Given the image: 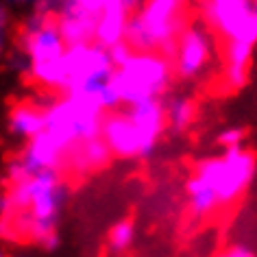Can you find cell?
Here are the masks:
<instances>
[{
    "label": "cell",
    "instance_id": "cell-20",
    "mask_svg": "<svg viewBox=\"0 0 257 257\" xmlns=\"http://www.w3.org/2000/svg\"><path fill=\"white\" fill-rule=\"evenodd\" d=\"M218 257H257V255L246 246H231L227 250H222Z\"/></svg>",
    "mask_w": 257,
    "mask_h": 257
},
{
    "label": "cell",
    "instance_id": "cell-5",
    "mask_svg": "<svg viewBox=\"0 0 257 257\" xmlns=\"http://www.w3.org/2000/svg\"><path fill=\"white\" fill-rule=\"evenodd\" d=\"M203 20L224 40L257 44V3L255 0H203Z\"/></svg>",
    "mask_w": 257,
    "mask_h": 257
},
{
    "label": "cell",
    "instance_id": "cell-9",
    "mask_svg": "<svg viewBox=\"0 0 257 257\" xmlns=\"http://www.w3.org/2000/svg\"><path fill=\"white\" fill-rule=\"evenodd\" d=\"M96 24H98V16L87 14L76 0L70 3L57 16V29H59V35L66 44V48L81 46V44H94Z\"/></svg>",
    "mask_w": 257,
    "mask_h": 257
},
{
    "label": "cell",
    "instance_id": "cell-12",
    "mask_svg": "<svg viewBox=\"0 0 257 257\" xmlns=\"http://www.w3.org/2000/svg\"><path fill=\"white\" fill-rule=\"evenodd\" d=\"M48 107V105H46ZM46 107L35 102H20L9 113V128L20 138H35L46 128Z\"/></svg>",
    "mask_w": 257,
    "mask_h": 257
},
{
    "label": "cell",
    "instance_id": "cell-21",
    "mask_svg": "<svg viewBox=\"0 0 257 257\" xmlns=\"http://www.w3.org/2000/svg\"><path fill=\"white\" fill-rule=\"evenodd\" d=\"M9 22H11V14H9L7 3H0V29H3V31H7Z\"/></svg>",
    "mask_w": 257,
    "mask_h": 257
},
{
    "label": "cell",
    "instance_id": "cell-1",
    "mask_svg": "<svg viewBox=\"0 0 257 257\" xmlns=\"http://www.w3.org/2000/svg\"><path fill=\"white\" fill-rule=\"evenodd\" d=\"M188 0H144L126 22L124 42L136 53H162L172 61L179 35L188 27Z\"/></svg>",
    "mask_w": 257,
    "mask_h": 257
},
{
    "label": "cell",
    "instance_id": "cell-26",
    "mask_svg": "<svg viewBox=\"0 0 257 257\" xmlns=\"http://www.w3.org/2000/svg\"><path fill=\"white\" fill-rule=\"evenodd\" d=\"M255 3H257V0H255Z\"/></svg>",
    "mask_w": 257,
    "mask_h": 257
},
{
    "label": "cell",
    "instance_id": "cell-6",
    "mask_svg": "<svg viewBox=\"0 0 257 257\" xmlns=\"http://www.w3.org/2000/svg\"><path fill=\"white\" fill-rule=\"evenodd\" d=\"M211 37L203 24H188L185 31L179 35L172 68L175 74L183 81L198 79L211 59Z\"/></svg>",
    "mask_w": 257,
    "mask_h": 257
},
{
    "label": "cell",
    "instance_id": "cell-17",
    "mask_svg": "<svg viewBox=\"0 0 257 257\" xmlns=\"http://www.w3.org/2000/svg\"><path fill=\"white\" fill-rule=\"evenodd\" d=\"M250 68L244 66H224L222 70V85L227 87V92H240L248 85Z\"/></svg>",
    "mask_w": 257,
    "mask_h": 257
},
{
    "label": "cell",
    "instance_id": "cell-3",
    "mask_svg": "<svg viewBox=\"0 0 257 257\" xmlns=\"http://www.w3.org/2000/svg\"><path fill=\"white\" fill-rule=\"evenodd\" d=\"M257 175V155L253 151L229 149L220 157L201 159L194 168L207 188L216 194L218 205H231L240 198Z\"/></svg>",
    "mask_w": 257,
    "mask_h": 257
},
{
    "label": "cell",
    "instance_id": "cell-2",
    "mask_svg": "<svg viewBox=\"0 0 257 257\" xmlns=\"http://www.w3.org/2000/svg\"><path fill=\"white\" fill-rule=\"evenodd\" d=\"M172 74V61L162 53H133L124 66L113 70L109 83L118 94L120 105L131 107L144 100L162 98L170 87Z\"/></svg>",
    "mask_w": 257,
    "mask_h": 257
},
{
    "label": "cell",
    "instance_id": "cell-24",
    "mask_svg": "<svg viewBox=\"0 0 257 257\" xmlns=\"http://www.w3.org/2000/svg\"><path fill=\"white\" fill-rule=\"evenodd\" d=\"M0 257H9V255H7V253H5V250H3V248H0Z\"/></svg>",
    "mask_w": 257,
    "mask_h": 257
},
{
    "label": "cell",
    "instance_id": "cell-25",
    "mask_svg": "<svg viewBox=\"0 0 257 257\" xmlns=\"http://www.w3.org/2000/svg\"><path fill=\"white\" fill-rule=\"evenodd\" d=\"M0 211H3V194H0Z\"/></svg>",
    "mask_w": 257,
    "mask_h": 257
},
{
    "label": "cell",
    "instance_id": "cell-4",
    "mask_svg": "<svg viewBox=\"0 0 257 257\" xmlns=\"http://www.w3.org/2000/svg\"><path fill=\"white\" fill-rule=\"evenodd\" d=\"M66 66V94H96L102 85H107L113 74V63L109 59L107 48L98 44H81L68 46L63 53Z\"/></svg>",
    "mask_w": 257,
    "mask_h": 257
},
{
    "label": "cell",
    "instance_id": "cell-10",
    "mask_svg": "<svg viewBox=\"0 0 257 257\" xmlns=\"http://www.w3.org/2000/svg\"><path fill=\"white\" fill-rule=\"evenodd\" d=\"M63 153H66V149L44 128L40 136L29 140L20 162L24 164V168L29 170V175H37V172H42V170H57L59 168Z\"/></svg>",
    "mask_w": 257,
    "mask_h": 257
},
{
    "label": "cell",
    "instance_id": "cell-16",
    "mask_svg": "<svg viewBox=\"0 0 257 257\" xmlns=\"http://www.w3.org/2000/svg\"><path fill=\"white\" fill-rule=\"evenodd\" d=\"M253 48L255 46H250V44L227 40V42H224V50H222L224 66H244V68H250V63H253Z\"/></svg>",
    "mask_w": 257,
    "mask_h": 257
},
{
    "label": "cell",
    "instance_id": "cell-7",
    "mask_svg": "<svg viewBox=\"0 0 257 257\" xmlns=\"http://www.w3.org/2000/svg\"><path fill=\"white\" fill-rule=\"evenodd\" d=\"M100 138L109 146L113 157L138 159L142 157V142L138 128L126 111H107L100 124Z\"/></svg>",
    "mask_w": 257,
    "mask_h": 257
},
{
    "label": "cell",
    "instance_id": "cell-11",
    "mask_svg": "<svg viewBox=\"0 0 257 257\" xmlns=\"http://www.w3.org/2000/svg\"><path fill=\"white\" fill-rule=\"evenodd\" d=\"M128 16L124 9L115 7V5H105L102 14L98 16V24H96V37L94 44H98L102 48H111L115 44L124 42V33H126V22Z\"/></svg>",
    "mask_w": 257,
    "mask_h": 257
},
{
    "label": "cell",
    "instance_id": "cell-13",
    "mask_svg": "<svg viewBox=\"0 0 257 257\" xmlns=\"http://www.w3.org/2000/svg\"><path fill=\"white\" fill-rule=\"evenodd\" d=\"M166 107V126L175 133H185L196 120V102L188 96H177L164 102Z\"/></svg>",
    "mask_w": 257,
    "mask_h": 257
},
{
    "label": "cell",
    "instance_id": "cell-14",
    "mask_svg": "<svg viewBox=\"0 0 257 257\" xmlns=\"http://www.w3.org/2000/svg\"><path fill=\"white\" fill-rule=\"evenodd\" d=\"M185 192H188V207H190L192 218H198V220H201V218L209 216L211 211L218 207L216 194L194 175L185 181Z\"/></svg>",
    "mask_w": 257,
    "mask_h": 257
},
{
    "label": "cell",
    "instance_id": "cell-15",
    "mask_svg": "<svg viewBox=\"0 0 257 257\" xmlns=\"http://www.w3.org/2000/svg\"><path fill=\"white\" fill-rule=\"evenodd\" d=\"M133 240H136V222L133 218H122L109 229L107 233V248L109 253H124V250L131 246Z\"/></svg>",
    "mask_w": 257,
    "mask_h": 257
},
{
    "label": "cell",
    "instance_id": "cell-8",
    "mask_svg": "<svg viewBox=\"0 0 257 257\" xmlns=\"http://www.w3.org/2000/svg\"><path fill=\"white\" fill-rule=\"evenodd\" d=\"M126 113L138 128L140 142H142V157H151L159 138L166 131V107L162 98H153V100L131 105L126 109Z\"/></svg>",
    "mask_w": 257,
    "mask_h": 257
},
{
    "label": "cell",
    "instance_id": "cell-22",
    "mask_svg": "<svg viewBox=\"0 0 257 257\" xmlns=\"http://www.w3.org/2000/svg\"><path fill=\"white\" fill-rule=\"evenodd\" d=\"M5 46H7V31H3V29H0V55H3Z\"/></svg>",
    "mask_w": 257,
    "mask_h": 257
},
{
    "label": "cell",
    "instance_id": "cell-23",
    "mask_svg": "<svg viewBox=\"0 0 257 257\" xmlns=\"http://www.w3.org/2000/svg\"><path fill=\"white\" fill-rule=\"evenodd\" d=\"M9 5H29V3H35V0H7Z\"/></svg>",
    "mask_w": 257,
    "mask_h": 257
},
{
    "label": "cell",
    "instance_id": "cell-19",
    "mask_svg": "<svg viewBox=\"0 0 257 257\" xmlns=\"http://www.w3.org/2000/svg\"><path fill=\"white\" fill-rule=\"evenodd\" d=\"M107 53H109V59H111L113 68H122V66H124V63L133 57V53H136V50L128 46L126 42H120V44H115V46L109 48Z\"/></svg>",
    "mask_w": 257,
    "mask_h": 257
},
{
    "label": "cell",
    "instance_id": "cell-18",
    "mask_svg": "<svg viewBox=\"0 0 257 257\" xmlns=\"http://www.w3.org/2000/svg\"><path fill=\"white\" fill-rule=\"evenodd\" d=\"M244 140H246V128L242 126H229L220 131V136H218V144L222 146L224 151L229 149H242Z\"/></svg>",
    "mask_w": 257,
    "mask_h": 257
}]
</instances>
